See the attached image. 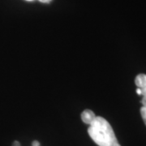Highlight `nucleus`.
<instances>
[{
    "label": "nucleus",
    "instance_id": "obj_1",
    "mask_svg": "<svg viewBox=\"0 0 146 146\" xmlns=\"http://www.w3.org/2000/svg\"><path fill=\"white\" fill-rule=\"evenodd\" d=\"M88 133L91 139L99 146H121L115 136L114 130L108 121L97 116L89 125Z\"/></svg>",
    "mask_w": 146,
    "mask_h": 146
},
{
    "label": "nucleus",
    "instance_id": "obj_2",
    "mask_svg": "<svg viewBox=\"0 0 146 146\" xmlns=\"http://www.w3.org/2000/svg\"><path fill=\"white\" fill-rule=\"evenodd\" d=\"M96 115L94 112L90 110H84L83 112L81 113V119L84 123L90 125L94 119H96Z\"/></svg>",
    "mask_w": 146,
    "mask_h": 146
},
{
    "label": "nucleus",
    "instance_id": "obj_3",
    "mask_svg": "<svg viewBox=\"0 0 146 146\" xmlns=\"http://www.w3.org/2000/svg\"><path fill=\"white\" fill-rule=\"evenodd\" d=\"M141 96L143 97L141 99V103L143 105V106L141 109V115L145 122V124L146 125V88L141 91Z\"/></svg>",
    "mask_w": 146,
    "mask_h": 146
},
{
    "label": "nucleus",
    "instance_id": "obj_4",
    "mask_svg": "<svg viewBox=\"0 0 146 146\" xmlns=\"http://www.w3.org/2000/svg\"><path fill=\"white\" fill-rule=\"evenodd\" d=\"M39 2H41V3H50L52 0H38Z\"/></svg>",
    "mask_w": 146,
    "mask_h": 146
},
{
    "label": "nucleus",
    "instance_id": "obj_5",
    "mask_svg": "<svg viewBox=\"0 0 146 146\" xmlns=\"http://www.w3.org/2000/svg\"><path fill=\"white\" fill-rule=\"evenodd\" d=\"M32 145H33V146H40V143H39L38 141H33V142Z\"/></svg>",
    "mask_w": 146,
    "mask_h": 146
},
{
    "label": "nucleus",
    "instance_id": "obj_6",
    "mask_svg": "<svg viewBox=\"0 0 146 146\" xmlns=\"http://www.w3.org/2000/svg\"><path fill=\"white\" fill-rule=\"evenodd\" d=\"M12 146H21V144L18 142V141H15L14 143H13V145Z\"/></svg>",
    "mask_w": 146,
    "mask_h": 146
},
{
    "label": "nucleus",
    "instance_id": "obj_7",
    "mask_svg": "<svg viewBox=\"0 0 146 146\" xmlns=\"http://www.w3.org/2000/svg\"><path fill=\"white\" fill-rule=\"evenodd\" d=\"M27 1H33V0H27Z\"/></svg>",
    "mask_w": 146,
    "mask_h": 146
}]
</instances>
